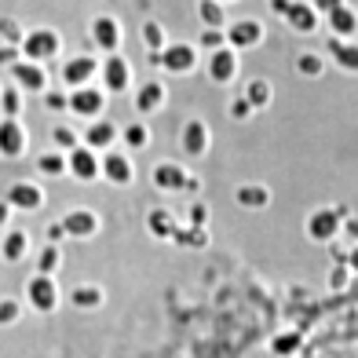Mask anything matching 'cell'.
<instances>
[{
  "instance_id": "f1b7e54d",
  "label": "cell",
  "mask_w": 358,
  "mask_h": 358,
  "mask_svg": "<svg viewBox=\"0 0 358 358\" xmlns=\"http://www.w3.org/2000/svg\"><path fill=\"white\" fill-rule=\"evenodd\" d=\"M121 146H124L128 154L146 150V146H150V128H146L143 121H128V124L121 128Z\"/></svg>"
},
{
  "instance_id": "9a60e30c",
  "label": "cell",
  "mask_w": 358,
  "mask_h": 358,
  "mask_svg": "<svg viewBox=\"0 0 358 358\" xmlns=\"http://www.w3.org/2000/svg\"><path fill=\"white\" fill-rule=\"evenodd\" d=\"M227 41H231L234 52H252V48L264 44V22H256V19H231V22H227Z\"/></svg>"
},
{
  "instance_id": "cb8c5ba5",
  "label": "cell",
  "mask_w": 358,
  "mask_h": 358,
  "mask_svg": "<svg viewBox=\"0 0 358 358\" xmlns=\"http://www.w3.org/2000/svg\"><path fill=\"white\" fill-rule=\"evenodd\" d=\"M179 227H183V223H179L176 213H172V208H165V205H161V208H150V213H146V231H150V238H165V241H172Z\"/></svg>"
},
{
  "instance_id": "44dd1931",
  "label": "cell",
  "mask_w": 358,
  "mask_h": 358,
  "mask_svg": "<svg viewBox=\"0 0 358 358\" xmlns=\"http://www.w3.org/2000/svg\"><path fill=\"white\" fill-rule=\"evenodd\" d=\"M325 55H329V62L336 70H344V73H358V41L351 37H333L329 34V41H325V48H322Z\"/></svg>"
},
{
  "instance_id": "8fae6325",
  "label": "cell",
  "mask_w": 358,
  "mask_h": 358,
  "mask_svg": "<svg viewBox=\"0 0 358 358\" xmlns=\"http://www.w3.org/2000/svg\"><path fill=\"white\" fill-rule=\"evenodd\" d=\"M88 41H92L95 52L113 55L121 48V22L113 19V15H95V19L88 22Z\"/></svg>"
},
{
  "instance_id": "bcb514c9",
  "label": "cell",
  "mask_w": 358,
  "mask_h": 358,
  "mask_svg": "<svg viewBox=\"0 0 358 358\" xmlns=\"http://www.w3.org/2000/svg\"><path fill=\"white\" fill-rule=\"evenodd\" d=\"M348 241V245H358V216H348L344 220V234H340Z\"/></svg>"
},
{
  "instance_id": "d6986e66",
  "label": "cell",
  "mask_w": 358,
  "mask_h": 358,
  "mask_svg": "<svg viewBox=\"0 0 358 358\" xmlns=\"http://www.w3.org/2000/svg\"><path fill=\"white\" fill-rule=\"evenodd\" d=\"M103 179L113 187H132L136 183V165L128 150H110L103 154Z\"/></svg>"
},
{
  "instance_id": "681fc988",
  "label": "cell",
  "mask_w": 358,
  "mask_h": 358,
  "mask_svg": "<svg viewBox=\"0 0 358 358\" xmlns=\"http://www.w3.org/2000/svg\"><path fill=\"white\" fill-rule=\"evenodd\" d=\"M348 267L358 274V245H351V249H348Z\"/></svg>"
},
{
  "instance_id": "277c9868",
  "label": "cell",
  "mask_w": 358,
  "mask_h": 358,
  "mask_svg": "<svg viewBox=\"0 0 358 358\" xmlns=\"http://www.w3.org/2000/svg\"><path fill=\"white\" fill-rule=\"evenodd\" d=\"M106 88L103 85H85V88H70V113L80 121H99L106 110Z\"/></svg>"
},
{
  "instance_id": "ffe728a7",
  "label": "cell",
  "mask_w": 358,
  "mask_h": 358,
  "mask_svg": "<svg viewBox=\"0 0 358 358\" xmlns=\"http://www.w3.org/2000/svg\"><path fill=\"white\" fill-rule=\"evenodd\" d=\"M62 227H66V234L77 238V241H88L103 231V220L95 208H70L66 216H62Z\"/></svg>"
},
{
  "instance_id": "f907efd6",
  "label": "cell",
  "mask_w": 358,
  "mask_h": 358,
  "mask_svg": "<svg viewBox=\"0 0 358 358\" xmlns=\"http://www.w3.org/2000/svg\"><path fill=\"white\" fill-rule=\"evenodd\" d=\"M220 4H231V0H220Z\"/></svg>"
},
{
  "instance_id": "603a6c76",
  "label": "cell",
  "mask_w": 358,
  "mask_h": 358,
  "mask_svg": "<svg viewBox=\"0 0 358 358\" xmlns=\"http://www.w3.org/2000/svg\"><path fill=\"white\" fill-rule=\"evenodd\" d=\"M34 172L41 179H62V176H70V154H62V150H55V146H52V150L37 154Z\"/></svg>"
},
{
  "instance_id": "5bb4252c",
  "label": "cell",
  "mask_w": 358,
  "mask_h": 358,
  "mask_svg": "<svg viewBox=\"0 0 358 358\" xmlns=\"http://www.w3.org/2000/svg\"><path fill=\"white\" fill-rule=\"evenodd\" d=\"M238 70H241V62H238V52L231 44L205 59V77L213 80V85H231V80H238Z\"/></svg>"
},
{
  "instance_id": "8d00e7d4",
  "label": "cell",
  "mask_w": 358,
  "mask_h": 358,
  "mask_svg": "<svg viewBox=\"0 0 358 358\" xmlns=\"http://www.w3.org/2000/svg\"><path fill=\"white\" fill-rule=\"evenodd\" d=\"M322 70H325V52H300L296 55V73L322 77Z\"/></svg>"
},
{
  "instance_id": "ac0fdd59",
  "label": "cell",
  "mask_w": 358,
  "mask_h": 358,
  "mask_svg": "<svg viewBox=\"0 0 358 358\" xmlns=\"http://www.w3.org/2000/svg\"><path fill=\"white\" fill-rule=\"evenodd\" d=\"M70 176L77 183H95V179H103V154H95L92 146L80 143L70 154Z\"/></svg>"
},
{
  "instance_id": "b9f144b4",
  "label": "cell",
  "mask_w": 358,
  "mask_h": 358,
  "mask_svg": "<svg viewBox=\"0 0 358 358\" xmlns=\"http://www.w3.org/2000/svg\"><path fill=\"white\" fill-rule=\"evenodd\" d=\"M22 41H26L22 29L15 26L11 19H4V44H0V48H15V52H22Z\"/></svg>"
},
{
  "instance_id": "3957f363",
  "label": "cell",
  "mask_w": 358,
  "mask_h": 358,
  "mask_svg": "<svg viewBox=\"0 0 358 358\" xmlns=\"http://www.w3.org/2000/svg\"><path fill=\"white\" fill-rule=\"evenodd\" d=\"M103 73V59H95V55H73L62 62V70H59V80H62V88H85V85H95Z\"/></svg>"
},
{
  "instance_id": "7bdbcfd3",
  "label": "cell",
  "mask_w": 358,
  "mask_h": 358,
  "mask_svg": "<svg viewBox=\"0 0 358 358\" xmlns=\"http://www.w3.org/2000/svg\"><path fill=\"white\" fill-rule=\"evenodd\" d=\"M351 274H355V271H351L348 264H336V267L329 271V278H325V282H329V289H344Z\"/></svg>"
},
{
  "instance_id": "1f68e13d",
  "label": "cell",
  "mask_w": 358,
  "mask_h": 358,
  "mask_svg": "<svg viewBox=\"0 0 358 358\" xmlns=\"http://www.w3.org/2000/svg\"><path fill=\"white\" fill-rule=\"evenodd\" d=\"M198 19L201 26L208 29H227V4H220V0H198Z\"/></svg>"
},
{
  "instance_id": "6da1fadb",
  "label": "cell",
  "mask_w": 358,
  "mask_h": 358,
  "mask_svg": "<svg viewBox=\"0 0 358 358\" xmlns=\"http://www.w3.org/2000/svg\"><path fill=\"white\" fill-rule=\"evenodd\" d=\"M150 183L161 194H179V198H187V201H198V194H201V176L183 169L179 161H157L154 172H150Z\"/></svg>"
},
{
  "instance_id": "4316f807",
  "label": "cell",
  "mask_w": 358,
  "mask_h": 358,
  "mask_svg": "<svg viewBox=\"0 0 358 358\" xmlns=\"http://www.w3.org/2000/svg\"><path fill=\"white\" fill-rule=\"evenodd\" d=\"M325 22H329V34H333V37H348V41H351V37L358 34V11H355L351 4L329 11V15H325Z\"/></svg>"
},
{
  "instance_id": "74e56055",
  "label": "cell",
  "mask_w": 358,
  "mask_h": 358,
  "mask_svg": "<svg viewBox=\"0 0 358 358\" xmlns=\"http://www.w3.org/2000/svg\"><path fill=\"white\" fill-rule=\"evenodd\" d=\"M227 44H231V41H227V29H201V37H198V48H201V52H208V55H213V52H220V48H227Z\"/></svg>"
},
{
  "instance_id": "ba28073f",
  "label": "cell",
  "mask_w": 358,
  "mask_h": 358,
  "mask_svg": "<svg viewBox=\"0 0 358 358\" xmlns=\"http://www.w3.org/2000/svg\"><path fill=\"white\" fill-rule=\"evenodd\" d=\"M4 201L15 208V213H41V208L48 205V194L41 183H34V179H19V183H11L4 190Z\"/></svg>"
},
{
  "instance_id": "5b68a950",
  "label": "cell",
  "mask_w": 358,
  "mask_h": 358,
  "mask_svg": "<svg viewBox=\"0 0 358 358\" xmlns=\"http://www.w3.org/2000/svg\"><path fill=\"white\" fill-rule=\"evenodd\" d=\"M59 52H62V37L52 26L29 29L26 41H22V59H34V62H52Z\"/></svg>"
},
{
  "instance_id": "484cf974",
  "label": "cell",
  "mask_w": 358,
  "mask_h": 358,
  "mask_svg": "<svg viewBox=\"0 0 358 358\" xmlns=\"http://www.w3.org/2000/svg\"><path fill=\"white\" fill-rule=\"evenodd\" d=\"M70 303L77 307V311H99V307L106 303V292L95 282H80V285L70 289Z\"/></svg>"
},
{
  "instance_id": "7402d4cb",
  "label": "cell",
  "mask_w": 358,
  "mask_h": 358,
  "mask_svg": "<svg viewBox=\"0 0 358 358\" xmlns=\"http://www.w3.org/2000/svg\"><path fill=\"white\" fill-rule=\"evenodd\" d=\"M285 22H289L292 34H315V29L322 26V11L315 8V0H311V4H307V0H292Z\"/></svg>"
},
{
  "instance_id": "e0dca14e",
  "label": "cell",
  "mask_w": 358,
  "mask_h": 358,
  "mask_svg": "<svg viewBox=\"0 0 358 358\" xmlns=\"http://www.w3.org/2000/svg\"><path fill=\"white\" fill-rule=\"evenodd\" d=\"M132 99H136V110L143 113V117H150V113H157V110H165V103H169V85L165 80H139L136 85V92H132Z\"/></svg>"
},
{
  "instance_id": "30bf717a",
  "label": "cell",
  "mask_w": 358,
  "mask_h": 358,
  "mask_svg": "<svg viewBox=\"0 0 358 358\" xmlns=\"http://www.w3.org/2000/svg\"><path fill=\"white\" fill-rule=\"evenodd\" d=\"M8 77L19 85L26 95H44L48 88H52V80H48V70L44 62H34V59H19L15 66L8 70Z\"/></svg>"
},
{
  "instance_id": "f35d334b",
  "label": "cell",
  "mask_w": 358,
  "mask_h": 358,
  "mask_svg": "<svg viewBox=\"0 0 358 358\" xmlns=\"http://www.w3.org/2000/svg\"><path fill=\"white\" fill-rule=\"evenodd\" d=\"M44 103L59 110V113H70V88H48L44 92Z\"/></svg>"
},
{
  "instance_id": "d4e9b609",
  "label": "cell",
  "mask_w": 358,
  "mask_h": 358,
  "mask_svg": "<svg viewBox=\"0 0 358 358\" xmlns=\"http://www.w3.org/2000/svg\"><path fill=\"white\" fill-rule=\"evenodd\" d=\"M0 256L8 264H19V259L29 256V234L22 227H4V241H0Z\"/></svg>"
},
{
  "instance_id": "83f0119b",
  "label": "cell",
  "mask_w": 358,
  "mask_h": 358,
  "mask_svg": "<svg viewBox=\"0 0 358 358\" xmlns=\"http://www.w3.org/2000/svg\"><path fill=\"white\" fill-rule=\"evenodd\" d=\"M234 201L241 205V208H267L271 205V187H264V183H241L238 190H234Z\"/></svg>"
},
{
  "instance_id": "ee69618b",
  "label": "cell",
  "mask_w": 358,
  "mask_h": 358,
  "mask_svg": "<svg viewBox=\"0 0 358 358\" xmlns=\"http://www.w3.org/2000/svg\"><path fill=\"white\" fill-rule=\"evenodd\" d=\"M190 223L194 227H205L208 223V205L198 198V201H190Z\"/></svg>"
},
{
  "instance_id": "e575fe53",
  "label": "cell",
  "mask_w": 358,
  "mask_h": 358,
  "mask_svg": "<svg viewBox=\"0 0 358 358\" xmlns=\"http://www.w3.org/2000/svg\"><path fill=\"white\" fill-rule=\"evenodd\" d=\"M62 267V252H59V245H41V252H37V274H52L55 278V271Z\"/></svg>"
},
{
  "instance_id": "9c48e42d",
  "label": "cell",
  "mask_w": 358,
  "mask_h": 358,
  "mask_svg": "<svg viewBox=\"0 0 358 358\" xmlns=\"http://www.w3.org/2000/svg\"><path fill=\"white\" fill-rule=\"evenodd\" d=\"M198 44H187V41H172L165 52H161V70L172 73V77H183L198 70Z\"/></svg>"
},
{
  "instance_id": "7dc6e473",
  "label": "cell",
  "mask_w": 358,
  "mask_h": 358,
  "mask_svg": "<svg viewBox=\"0 0 358 358\" xmlns=\"http://www.w3.org/2000/svg\"><path fill=\"white\" fill-rule=\"evenodd\" d=\"M348 0H315V8L322 11V15H329V11H336V8H344Z\"/></svg>"
},
{
  "instance_id": "d6a6232c",
  "label": "cell",
  "mask_w": 358,
  "mask_h": 358,
  "mask_svg": "<svg viewBox=\"0 0 358 358\" xmlns=\"http://www.w3.org/2000/svg\"><path fill=\"white\" fill-rule=\"evenodd\" d=\"M172 245L179 249H205L208 245V227H194V223H183L172 238Z\"/></svg>"
},
{
  "instance_id": "2e32d148",
  "label": "cell",
  "mask_w": 358,
  "mask_h": 358,
  "mask_svg": "<svg viewBox=\"0 0 358 358\" xmlns=\"http://www.w3.org/2000/svg\"><path fill=\"white\" fill-rule=\"evenodd\" d=\"M26 146H29V132L19 117L0 121V154H4V161H19L26 154Z\"/></svg>"
},
{
  "instance_id": "836d02e7",
  "label": "cell",
  "mask_w": 358,
  "mask_h": 358,
  "mask_svg": "<svg viewBox=\"0 0 358 358\" xmlns=\"http://www.w3.org/2000/svg\"><path fill=\"white\" fill-rule=\"evenodd\" d=\"M245 95H249V103H252V106H256V113H259V110H267V106H271L274 88H271V80L256 77V80H249V85H245Z\"/></svg>"
},
{
  "instance_id": "8992f818",
  "label": "cell",
  "mask_w": 358,
  "mask_h": 358,
  "mask_svg": "<svg viewBox=\"0 0 358 358\" xmlns=\"http://www.w3.org/2000/svg\"><path fill=\"white\" fill-rule=\"evenodd\" d=\"M59 300H62V292H59L52 274H34V278L26 282V303L34 307L37 315H55Z\"/></svg>"
},
{
  "instance_id": "ab89813d",
  "label": "cell",
  "mask_w": 358,
  "mask_h": 358,
  "mask_svg": "<svg viewBox=\"0 0 358 358\" xmlns=\"http://www.w3.org/2000/svg\"><path fill=\"white\" fill-rule=\"evenodd\" d=\"M227 110H231V117H234V121H249L252 113H256V106L249 103V95H245V92H241V95H234V99H231V106H227Z\"/></svg>"
},
{
  "instance_id": "f6af8a7d",
  "label": "cell",
  "mask_w": 358,
  "mask_h": 358,
  "mask_svg": "<svg viewBox=\"0 0 358 358\" xmlns=\"http://www.w3.org/2000/svg\"><path fill=\"white\" fill-rule=\"evenodd\" d=\"M62 238H70V234H66V227H62V220H55L52 227H48V234H44V241H48V245H59Z\"/></svg>"
},
{
  "instance_id": "f546056e",
  "label": "cell",
  "mask_w": 358,
  "mask_h": 358,
  "mask_svg": "<svg viewBox=\"0 0 358 358\" xmlns=\"http://www.w3.org/2000/svg\"><path fill=\"white\" fill-rule=\"evenodd\" d=\"M139 41H143L146 52H165V48L172 44L169 34H165V26H161L157 19H146V22L139 26Z\"/></svg>"
},
{
  "instance_id": "4fadbf2b",
  "label": "cell",
  "mask_w": 358,
  "mask_h": 358,
  "mask_svg": "<svg viewBox=\"0 0 358 358\" xmlns=\"http://www.w3.org/2000/svg\"><path fill=\"white\" fill-rule=\"evenodd\" d=\"M99 80H103V88H106L110 95L128 92V88H132V62H128L121 52L103 55V73H99Z\"/></svg>"
},
{
  "instance_id": "7a4b0ae2",
  "label": "cell",
  "mask_w": 358,
  "mask_h": 358,
  "mask_svg": "<svg viewBox=\"0 0 358 358\" xmlns=\"http://www.w3.org/2000/svg\"><path fill=\"white\" fill-rule=\"evenodd\" d=\"M348 205H322L311 216L303 220V234L318 241V245H333V241L344 234V220H348Z\"/></svg>"
},
{
  "instance_id": "d590c367",
  "label": "cell",
  "mask_w": 358,
  "mask_h": 358,
  "mask_svg": "<svg viewBox=\"0 0 358 358\" xmlns=\"http://www.w3.org/2000/svg\"><path fill=\"white\" fill-rule=\"evenodd\" d=\"M52 146H55V150H62V154H73L77 146H80V136L73 132L70 124H55L52 128Z\"/></svg>"
},
{
  "instance_id": "c3c4849f",
  "label": "cell",
  "mask_w": 358,
  "mask_h": 358,
  "mask_svg": "<svg viewBox=\"0 0 358 358\" xmlns=\"http://www.w3.org/2000/svg\"><path fill=\"white\" fill-rule=\"evenodd\" d=\"M289 8H292V0H271V11H278L282 19H285V15H289Z\"/></svg>"
},
{
  "instance_id": "4dcf8cb0",
  "label": "cell",
  "mask_w": 358,
  "mask_h": 358,
  "mask_svg": "<svg viewBox=\"0 0 358 358\" xmlns=\"http://www.w3.org/2000/svg\"><path fill=\"white\" fill-rule=\"evenodd\" d=\"M22 103H26V92L8 77L4 88H0V113H4V117H19V113H22Z\"/></svg>"
},
{
  "instance_id": "52a82bcc",
  "label": "cell",
  "mask_w": 358,
  "mask_h": 358,
  "mask_svg": "<svg viewBox=\"0 0 358 358\" xmlns=\"http://www.w3.org/2000/svg\"><path fill=\"white\" fill-rule=\"evenodd\" d=\"M179 150H183V157H190V161L205 157L208 150H213V128H208L201 117L183 121V128H179Z\"/></svg>"
},
{
  "instance_id": "60d3db41",
  "label": "cell",
  "mask_w": 358,
  "mask_h": 358,
  "mask_svg": "<svg viewBox=\"0 0 358 358\" xmlns=\"http://www.w3.org/2000/svg\"><path fill=\"white\" fill-rule=\"evenodd\" d=\"M19 318H22V303H19V300H11V296L0 300V322H4V325H15Z\"/></svg>"
},
{
  "instance_id": "7c38bea8",
  "label": "cell",
  "mask_w": 358,
  "mask_h": 358,
  "mask_svg": "<svg viewBox=\"0 0 358 358\" xmlns=\"http://www.w3.org/2000/svg\"><path fill=\"white\" fill-rule=\"evenodd\" d=\"M80 143L92 146L95 154H110V150H117V143H121V128L113 124L110 117L88 121V124H85V132H80Z\"/></svg>"
}]
</instances>
